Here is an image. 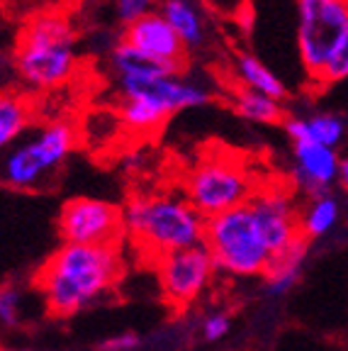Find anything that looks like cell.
Here are the masks:
<instances>
[{
    "label": "cell",
    "instance_id": "1",
    "mask_svg": "<svg viewBox=\"0 0 348 351\" xmlns=\"http://www.w3.org/2000/svg\"><path fill=\"white\" fill-rule=\"evenodd\" d=\"M122 276L117 247L61 244L34 276L39 295L51 317H73L95 305Z\"/></svg>",
    "mask_w": 348,
    "mask_h": 351
},
{
    "label": "cell",
    "instance_id": "2",
    "mask_svg": "<svg viewBox=\"0 0 348 351\" xmlns=\"http://www.w3.org/2000/svg\"><path fill=\"white\" fill-rule=\"evenodd\" d=\"M125 237L153 261L171 252L200 247L205 241L207 219L185 197L134 195L122 208Z\"/></svg>",
    "mask_w": 348,
    "mask_h": 351
},
{
    "label": "cell",
    "instance_id": "3",
    "mask_svg": "<svg viewBox=\"0 0 348 351\" xmlns=\"http://www.w3.org/2000/svg\"><path fill=\"white\" fill-rule=\"evenodd\" d=\"M76 144L78 132L69 120L32 125L5 154H0V186L20 193L49 188Z\"/></svg>",
    "mask_w": 348,
    "mask_h": 351
},
{
    "label": "cell",
    "instance_id": "4",
    "mask_svg": "<svg viewBox=\"0 0 348 351\" xmlns=\"http://www.w3.org/2000/svg\"><path fill=\"white\" fill-rule=\"evenodd\" d=\"M76 66V32L66 17L39 15L25 25L15 44V69L27 86L56 88L73 76Z\"/></svg>",
    "mask_w": 348,
    "mask_h": 351
},
{
    "label": "cell",
    "instance_id": "5",
    "mask_svg": "<svg viewBox=\"0 0 348 351\" xmlns=\"http://www.w3.org/2000/svg\"><path fill=\"white\" fill-rule=\"evenodd\" d=\"M122 103L120 120L132 132H153L171 115L188 108H200L212 100L210 88L180 76L117 78Z\"/></svg>",
    "mask_w": 348,
    "mask_h": 351
},
{
    "label": "cell",
    "instance_id": "6",
    "mask_svg": "<svg viewBox=\"0 0 348 351\" xmlns=\"http://www.w3.org/2000/svg\"><path fill=\"white\" fill-rule=\"evenodd\" d=\"M202 244L212 254L217 271L234 278L266 276L273 261V254L258 230L249 203L207 219Z\"/></svg>",
    "mask_w": 348,
    "mask_h": 351
},
{
    "label": "cell",
    "instance_id": "7",
    "mask_svg": "<svg viewBox=\"0 0 348 351\" xmlns=\"http://www.w3.org/2000/svg\"><path fill=\"white\" fill-rule=\"evenodd\" d=\"M256 191L251 169L232 154H205L185 178V200L205 219L246 205Z\"/></svg>",
    "mask_w": 348,
    "mask_h": 351
},
{
    "label": "cell",
    "instance_id": "8",
    "mask_svg": "<svg viewBox=\"0 0 348 351\" xmlns=\"http://www.w3.org/2000/svg\"><path fill=\"white\" fill-rule=\"evenodd\" d=\"M346 27L348 0H297V54L312 81L319 83Z\"/></svg>",
    "mask_w": 348,
    "mask_h": 351
},
{
    "label": "cell",
    "instance_id": "9",
    "mask_svg": "<svg viewBox=\"0 0 348 351\" xmlns=\"http://www.w3.org/2000/svg\"><path fill=\"white\" fill-rule=\"evenodd\" d=\"M59 234L64 244L117 247L125 237V213L98 197H71L59 213Z\"/></svg>",
    "mask_w": 348,
    "mask_h": 351
},
{
    "label": "cell",
    "instance_id": "10",
    "mask_svg": "<svg viewBox=\"0 0 348 351\" xmlns=\"http://www.w3.org/2000/svg\"><path fill=\"white\" fill-rule=\"evenodd\" d=\"M217 266L205 244L171 252L156 258V276L161 295L171 307H190L197 302L212 283Z\"/></svg>",
    "mask_w": 348,
    "mask_h": 351
},
{
    "label": "cell",
    "instance_id": "11",
    "mask_svg": "<svg viewBox=\"0 0 348 351\" xmlns=\"http://www.w3.org/2000/svg\"><path fill=\"white\" fill-rule=\"evenodd\" d=\"M249 208L256 217V225L273 256L293 247L297 239H302V234H299V210L288 188L261 186L249 200Z\"/></svg>",
    "mask_w": 348,
    "mask_h": 351
},
{
    "label": "cell",
    "instance_id": "12",
    "mask_svg": "<svg viewBox=\"0 0 348 351\" xmlns=\"http://www.w3.org/2000/svg\"><path fill=\"white\" fill-rule=\"evenodd\" d=\"M122 39L129 42L132 47H136L139 51H144V54L153 56L161 64L178 69L180 73L188 69V49H185V44L180 42L175 29L171 27L169 20L158 10H151L147 15L136 17L129 25H125Z\"/></svg>",
    "mask_w": 348,
    "mask_h": 351
},
{
    "label": "cell",
    "instance_id": "13",
    "mask_svg": "<svg viewBox=\"0 0 348 351\" xmlns=\"http://www.w3.org/2000/svg\"><path fill=\"white\" fill-rule=\"evenodd\" d=\"M341 156L314 142H293V183L310 197L329 193L338 183Z\"/></svg>",
    "mask_w": 348,
    "mask_h": 351
},
{
    "label": "cell",
    "instance_id": "14",
    "mask_svg": "<svg viewBox=\"0 0 348 351\" xmlns=\"http://www.w3.org/2000/svg\"><path fill=\"white\" fill-rule=\"evenodd\" d=\"M285 132L290 142H314L336 149L346 139V120L336 112H312L305 117H285Z\"/></svg>",
    "mask_w": 348,
    "mask_h": 351
},
{
    "label": "cell",
    "instance_id": "15",
    "mask_svg": "<svg viewBox=\"0 0 348 351\" xmlns=\"http://www.w3.org/2000/svg\"><path fill=\"white\" fill-rule=\"evenodd\" d=\"M307 254H310V241L302 237L288 247L285 252L275 254L266 271V291L271 293L273 298H283L293 291L295 285L299 283L302 278V271H305V261H307Z\"/></svg>",
    "mask_w": 348,
    "mask_h": 351
},
{
    "label": "cell",
    "instance_id": "16",
    "mask_svg": "<svg viewBox=\"0 0 348 351\" xmlns=\"http://www.w3.org/2000/svg\"><path fill=\"white\" fill-rule=\"evenodd\" d=\"M110 69L117 78H153V76H180L178 69L169 64H161L153 56L144 54L129 42L120 39L108 54Z\"/></svg>",
    "mask_w": 348,
    "mask_h": 351
},
{
    "label": "cell",
    "instance_id": "17",
    "mask_svg": "<svg viewBox=\"0 0 348 351\" xmlns=\"http://www.w3.org/2000/svg\"><path fill=\"white\" fill-rule=\"evenodd\" d=\"M34 125V103L27 93L0 90V154Z\"/></svg>",
    "mask_w": 348,
    "mask_h": 351
},
{
    "label": "cell",
    "instance_id": "18",
    "mask_svg": "<svg viewBox=\"0 0 348 351\" xmlns=\"http://www.w3.org/2000/svg\"><path fill=\"white\" fill-rule=\"evenodd\" d=\"M341 200L332 191L310 197L305 208L299 210V234L307 241L324 239L336 230V225L341 222Z\"/></svg>",
    "mask_w": 348,
    "mask_h": 351
},
{
    "label": "cell",
    "instance_id": "19",
    "mask_svg": "<svg viewBox=\"0 0 348 351\" xmlns=\"http://www.w3.org/2000/svg\"><path fill=\"white\" fill-rule=\"evenodd\" d=\"M158 12L169 20V25L175 29V34L180 37V42L185 44V49H200L207 39V27L205 17L197 10V5L192 0H161Z\"/></svg>",
    "mask_w": 348,
    "mask_h": 351
},
{
    "label": "cell",
    "instance_id": "20",
    "mask_svg": "<svg viewBox=\"0 0 348 351\" xmlns=\"http://www.w3.org/2000/svg\"><path fill=\"white\" fill-rule=\"evenodd\" d=\"M234 73H236V81L244 88H249V90H256V93L275 98V100H280V103L288 98V88H285L283 78L277 76L271 66L263 64L256 54H251V51L236 54Z\"/></svg>",
    "mask_w": 348,
    "mask_h": 351
},
{
    "label": "cell",
    "instance_id": "21",
    "mask_svg": "<svg viewBox=\"0 0 348 351\" xmlns=\"http://www.w3.org/2000/svg\"><path fill=\"white\" fill-rule=\"evenodd\" d=\"M234 110L236 115L244 117L246 122H253V125H277V122H285V108L280 100L268 98L256 90H249V88L239 86L234 90Z\"/></svg>",
    "mask_w": 348,
    "mask_h": 351
},
{
    "label": "cell",
    "instance_id": "22",
    "mask_svg": "<svg viewBox=\"0 0 348 351\" xmlns=\"http://www.w3.org/2000/svg\"><path fill=\"white\" fill-rule=\"evenodd\" d=\"M25 295L17 285H0V327L15 329L22 322Z\"/></svg>",
    "mask_w": 348,
    "mask_h": 351
},
{
    "label": "cell",
    "instance_id": "23",
    "mask_svg": "<svg viewBox=\"0 0 348 351\" xmlns=\"http://www.w3.org/2000/svg\"><path fill=\"white\" fill-rule=\"evenodd\" d=\"M229 332H232V317L227 313H210L202 317L200 337L207 344H217V341L227 339Z\"/></svg>",
    "mask_w": 348,
    "mask_h": 351
},
{
    "label": "cell",
    "instance_id": "24",
    "mask_svg": "<svg viewBox=\"0 0 348 351\" xmlns=\"http://www.w3.org/2000/svg\"><path fill=\"white\" fill-rule=\"evenodd\" d=\"M346 78H348V27H346V32H343L336 54L332 56L329 66L324 69V73H321L319 83L327 86V83H338V81H346Z\"/></svg>",
    "mask_w": 348,
    "mask_h": 351
},
{
    "label": "cell",
    "instance_id": "25",
    "mask_svg": "<svg viewBox=\"0 0 348 351\" xmlns=\"http://www.w3.org/2000/svg\"><path fill=\"white\" fill-rule=\"evenodd\" d=\"M153 3H156V0H114V12H117L122 25H129L136 17L151 12Z\"/></svg>",
    "mask_w": 348,
    "mask_h": 351
},
{
    "label": "cell",
    "instance_id": "26",
    "mask_svg": "<svg viewBox=\"0 0 348 351\" xmlns=\"http://www.w3.org/2000/svg\"><path fill=\"white\" fill-rule=\"evenodd\" d=\"M142 344L144 339L136 332H120V335H112L100 341L98 351H139Z\"/></svg>",
    "mask_w": 348,
    "mask_h": 351
},
{
    "label": "cell",
    "instance_id": "27",
    "mask_svg": "<svg viewBox=\"0 0 348 351\" xmlns=\"http://www.w3.org/2000/svg\"><path fill=\"white\" fill-rule=\"evenodd\" d=\"M338 186L348 193V156H341V169H338Z\"/></svg>",
    "mask_w": 348,
    "mask_h": 351
}]
</instances>
